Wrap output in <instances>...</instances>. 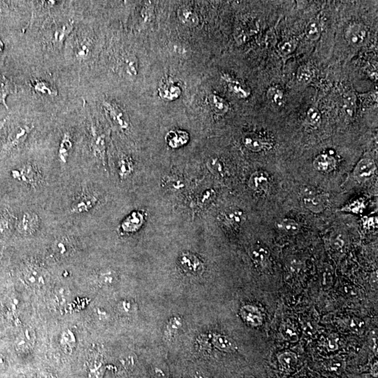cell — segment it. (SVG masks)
<instances>
[{"mask_svg": "<svg viewBox=\"0 0 378 378\" xmlns=\"http://www.w3.org/2000/svg\"><path fill=\"white\" fill-rule=\"evenodd\" d=\"M368 30L363 24L354 23L347 27L345 31V37L347 42L354 47H361L364 44Z\"/></svg>", "mask_w": 378, "mask_h": 378, "instance_id": "obj_8", "label": "cell"}, {"mask_svg": "<svg viewBox=\"0 0 378 378\" xmlns=\"http://www.w3.org/2000/svg\"><path fill=\"white\" fill-rule=\"evenodd\" d=\"M266 96L268 101L274 107H282L285 103L284 92L281 88L276 87V86H271L268 88V91H267Z\"/></svg>", "mask_w": 378, "mask_h": 378, "instance_id": "obj_29", "label": "cell"}, {"mask_svg": "<svg viewBox=\"0 0 378 378\" xmlns=\"http://www.w3.org/2000/svg\"><path fill=\"white\" fill-rule=\"evenodd\" d=\"M179 263L185 273L193 276H197L203 273L204 263L199 257L189 252L181 253L179 258Z\"/></svg>", "mask_w": 378, "mask_h": 378, "instance_id": "obj_10", "label": "cell"}, {"mask_svg": "<svg viewBox=\"0 0 378 378\" xmlns=\"http://www.w3.org/2000/svg\"><path fill=\"white\" fill-rule=\"evenodd\" d=\"M32 88L39 96L53 98L58 95V90L55 85L44 78H35L32 81Z\"/></svg>", "mask_w": 378, "mask_h": 378, "instance_id": "obj_17", "label": "cell"}, {"mask_svg": "<svg viewBox=\"0 0 378 378\" xmlns=\"http://www.w3.org/2000/svg\"><path fill=\"white\" fill-rule=\"evenodd\" d=\"M5 123V120L3 121V122H0V130H1V127H3V126H4Z\"/></svg>", "mask_w": 378, "mask_h": 378, "instance_id": "obj_52", "label": "cell"}, {"mask_svg": "<svg viewBox=\"0 0 378 378\" xmlns=\"http://www.w3.org/2000/svg\"><path fill=\"white\" fill-rule=\"evenodd\" d=\"M31 131L32 127L27 125H20L15 127L6 138L4 145L5 150H10L22 145L27 140Z\"/></svg>", "mask_w": 378, "mask_h": 378, "instance_id": "obj_13", "label": "cell"}, {"mask_svg": "<svg viewBox=\"0 0 378 378\" xmlns=\"http://www.w3.org/2000/svg\"><path fill=\"white\" fill-rule=\"evenodd\" d=\"M299 40L297 38H289L284 39L279 44V50L281 54L284 55H290L295 51L297 48Z\"/></svg>", "mask_w": 378, "mask_h": 378, "instance_id": "obj_39", "label": "cell"}, {"mask_svg": "<svg viewBox=\"0 0 378 378\" xmlns=\"http://www.w3.org/2000/svg\"><path fill=\"white\" fill-rule=\"evenodd\" d=\"M158 94L165 101L172 102L180 97L181 89L176 83L173 81H168L163 83L158 88Z\"/></svg>", "mask_w": 378, "mask_h": 378, "instance_id": "obj_20", "label": "cell"}, {"mask_svg": "<svg viewBox=\"0 0 378 378\" xmlns=\"http://www.w3.org/2000/svg\"><path fill=\"white\" fill-rule=\"evenodd\" d=\"M11 175L16 181L32 188H37L43 181L42 173L32 163L21 165L20 168L13 170Z\"/></svg>", "mask_w": 378, "mask_h": 378, "instance_id": "obj_2", "label": "cell"}, {"mask_svg": "<svg viewBox=\"0 0 378 378\" xmlns=\"http://www.w3.org/2000/svg\"><path fill=\"white\" fill-rule=\"evenodd\" d=\"M3 49H4V44H3V42L0 40V53L2 52Z\"/></svg>", "mask_w": 378, "mask_h": 378, "instance_id": "obj_50", "label": "cell"}, {"mask_svg": "<svg viewBox=\"0 0 378 378\" xmlns=\"http://www.w3.org/2000/svg\"><path fill=\"white\" fill-rule=\"evenodd\" d=\"M328 348L330 350L334 351V350L338 349V345H337L336 339H333V338H329L328 340Z\"/></svg>", "mask_w": 378, "mask_h": 378, "instance_id": "obj_48", "label": "cell"}, {"mask_svg": "<svg viewBox=\"0 0 378 378\" xmlns=\"http://www.w3.org/2000/svg\"><path fill=\"white\" fill-rule=\"evenodd\" d=\"M376 169L377 167L374 160L372 158L365 157L361 158L355 165L353 171V177L358 182H365L366 180L369 179L374 175Z\"/></svg>", "mask_w": 378, "mask_h": 378, "instance_id": "obj_9", "label": "cell"}, {"mask_svg": "<svg viewBox=\"0 0 378 378\" xmlns=\"http://www.w3.org/2000/svg\"><path fill=\"white\" fill-rule=\"evenodd\" d=\"M196 378H204L202 377V376H198V377H196Z\"/></svg>", "mask_w": 378, "mask_h": 378, "instance_id": "obj_54", "label": "cell"}, {"mask_svg": "<svg viewBox=\"0 0 378 378\" xmlns=\"http://www.w3.org/2000/svg\"><path fill=\"white\" fill-rule=\"evenodd\" d=\"M41 220L38 214L32 211L25 212L20 217L17 229L25 236L33 235L40 227Z\"/></svg>", "mask_w": 378, "mask_h": 378, "instance_id": "obj_6", "label": "cell"}, {"mask_svg": "<svg viewBox=\"0 0 378 378\" xmlns=\"http://www.w3.org/2000/svg\"><path fill=\"white\" fill-rule=\"evenodd\" d=\"M249 254L253 261L258 264H263L268 261L270 256L269 250L261 245H255L249 250Z\"/></svg>", "mask_w": 378, "mask_h": 378, "instance_id": "obj_26", "label": "cell"}, {"mask_svg": "<svg viewBox=\"0 0 378 378\" xmlns=\"http://www.w3.org/2000/svg\"><path fill=\"white\" fill-rule=\"evenodd\" d=\"M181 326V322H180L179 318L173 319L168 323V327H167L166 335L168 336L173 337L175 333L177 332V330H179Z\"/></svg>", "mask_w": 378, "mask_h": 378, "instance_id": "obj_42", "label": "cell"}, {"mask_svg": "<svg viewBox=\"0 0 378 378\" xmlns=\"http://www.w3.org/2000/svg\"><path fill=\"white\" fill-rule=\"evenodd\" d=\"M330 245L335 250H343L345 245V241L343 235H337L330 239Z\"/></svg>", "mask_w": 378, "mask_h": 378, "instance_id": "obj_43", "label": "cell"}, {"mask_svg": "<svg viewBox=\"0 0 378 378\" xmlns=\"http://www.w3.org/2000/svg\"><path fill=\"white\" fill-rule=\"evenodd\" d=\"M91 147L93 155L106 165V137L105 135L100 133L96 126H91Z\"/></svg>", "mask_w": 378, "mask_h": 378, "instance_id": "obj_12", "label": "cell"}, {"mask_svg": "<svg viewBox=\"0 0 378 378\" xmlns=\"http://www.w3.org/2000/svg\"><path fill=\"white\" fill-rule=\"evenodd\" d=\"M145 222V216L140 212H134L131 213L128 217H126L125 220L121 225V229L124 233H134L137 231L143 225Z\"/></svg>", "mask_w": 378, "mask_h": 378, "instance_id": "obj_18", "label": "cell"}, {"mask_svg": "<svg viewBox=\"0 0 378 378\" xmlns=\"http://www.w3.org/2000/svg\"><path fill=\"white\" fill-rule=\"evenodd\" d=\"M97 281L100 285L103 286H112L117 282L118 276L115 271L111 269L102 270L98 273Z\"/></svg>", "mask_w": 378, "mask_h": 378, "instance_id": "obj_31", "label": "cell"}, {"mask_svg": "<svg viewBox=\"0 0 378 378\" xmlns=\"http://www.w3.org/2000/svg\"><path fill=\"white\" fill-rule=\"evenodd\" d=\"M119 175L121 179H126L127 176L132 174L134 170V165L132 160L128 156H122L119 160L118 164Z\"/></svg>", "mask_w": 378, "mask_h": 378, "instance_id": "obj_34", "label": "cell"}, {"mask_svg": "<svg viewBox=\"0 0 378 378\" xmlns=\"http://www.w3.org/2000/svg\"><path fill=\"white\" fill-rule=\"evenodd\" d=\"M277 228L286 233L296 234L300 230L301 227L294 219L285 218L278 221Z\"/></svg>", "mask_w": 378, "mask_h": 378, "instance_id": "obj_32", "label": "cell"}, {"mask_svg": "<svg viewBox=\"0 0 378 378\" xmlns=\"http://www.w3.org/2000/svg\"><path fill=\"white\" fill-rule=\"evenodd\" d=\"M178 17L185 25L194 27L199 24V16L192 8H181L178 11Z\"/></svg>", "mask_w": 378, "mask_h": 378, "instance_id": "obj_24", "label": "cell"}, {"mask_svg": "<svg viewBox=\"0 0 378 378\" xmlns=\"http://www.w3.org/2000/svg\"><path fill=\"white\" fill-rule=\"evenodd\" d=\"M270 178L263 171H256L253 173L249 179L250 189L258 194H266L270 186Z\"/></svg>", "mask_w": 378, "mask_h": 378, "instance_id": "obj_15", "label": "cell"}, {"mask_svg": "<svg viewBox=\"0 0 378 378\" xmlns=\"http://www.w3.org/2000/svg\"><path fill=\"white\" fill-rule=\"evenodd\" d=\"M306 119L309 125L313 127H320L322 124V114L317 108L312 107L309 108L306 115Z\"/></svg>", "mask_w": 378, "mask_h": 378, "instance_id": "obj_40", "label": "cell"}, {"mask_svg": "<svg viewBox=\"0 0 378 378\" xmlns=\"http://www.w3.org/2000/svg\"><path fill=\"white\" fill-rule=\"evenodd\" d=\"M305 35L310 41H317L320 38L322 27L320 21L316 19L310 20L305 27Z\"/></svg>", "mask_w": 378, "mask_h": 378, "instance_id": "obj_35", "label": "cell"}, {"mask_svg": "<svg viewBox=\"0 0 378 378\" xmlns=\"http://www.w3.org/2000/svg\"><path fill=\"white\" fill-rule=\"evenodd\" d=\"M103 107L111 122L117 128L122 130L128 129L130 126L128 116L119 104L113 101H106L103 102Z\"/></svg>", "mask_w": 378, "mask_h": 378, "instance_id": "obj_5", "label": "cell"}, {"mask_svg": "<svg viewBox=\"0 0 378 378\" xmlns=\"http://www.w3.org/2000/svg\"><path fill=\"white\" fill-rule=\"evenodd\" d=\"M315 76L313 69L308 65H304L301 66L297 70L296 78L298 81L302 84H307L312 81Z\"/></svg>", "mask_w": 378, "mask_h": 378, "instance_id": "obj_38", "label": "cell"}, {"mask_svg": "<svg viewBox=\"0 0 378 378\" xmlns=\"http://www.w3.org/2000/svg\"><path fill=\"white\" fill-rule=\"evenodd\" d=\"M278 361L283 369L290 370L294 369L298 362V357L295 353L291 352H285L281 353L278 356Z\"/></svg>", "mask_w": 378, "mask_h": 378, "instance_id": "obj_36", "label": "cell"}, {"mask_svg": "<svg viewBox=\"0 0 378 378\" xmlns=\"http://www.w3.org/2000/svg\"><path fill=\"white\" fill-rule=\"evenodd\" d=\"M73 149V137L70 133L64 134L58 148V158L63 164L68 162L72 150Z\"/></svg>", "mask_w": 378, "mask_h": 378, "instance_id": "obj_23", "label": "cell"}, {"mask_svg": "<svg viewBox=\"0 0 378 378\" xmlns=\"http://www.w3.org/2000/svg\"><path fill=\"white\" fill-rule=\"evenodd\" d=\"M255 378L253 377V376H248V377H246V378Z\"/></svg>", "mask_w": 378, "mask_h": 378, "instance_id": "obj_53", "label": "cell"}, {"mask_svg": "<svg viewBox=\"0 0 378 378\" xmlns=\"http://www.w3.org/2000/svg\"><path fill=\"white\" fill-rule=\"evenodd\" d=\"M10 227V219L8 216H0V237L3 235L8 230Z\"/></svg>", "mask_w": 378, "mask_h": 378, "instance_id": "obj_45", "label": "cell"}, {"mask_svg": "<svg viewBox=\"0 0 378 378\" xmlns=\"http://www.w3.org/2000/svg\"><path fill=\"white\" fill-rule=\"evenodd\" d=\"M15 88L14 83L0 75V104H3L8 108L6 104V98L10 93L14 92Z\"/></svg>", "mask_w": 378, "mask_h": 378, "instance_id": "obj_33", "label": "cell"}, {"mask_svg": "<svg viewBox=\"0 0 378 378\" xmlns=\"http://www.w3.org/2000/svg\"><path fill=\"white\" fill-rule=\"evenodd\" d=\"M222 78L227 83L230 91L234 93L237 97L244 99V98H247L250 96V91L238 80L235 79L227 74L222 75Z\"/></svg>", "mask_w": 378, "mask_h": 378, "instance_id": "obj_21", "label": "cell"}, {"mask_svg": "<svg viewBox=\"0 0 378 378\" xmlns=\"http://www.w3.org/2000/svg\"><path fill=\"white\" fill-rule=\"evenodd\" d=\"M282 334L285 337L286 339L290 340L291 342H296L298 340V335L292 327L286 325L283 327Z\"/></svg>", "mask_w": 378, "mask_h": 378, "instance_id": "obj_44", "label": "cell"}, {"mask_svg": "<svg viewBox=\"0 0 378 378\" xmlns=\"http://www.w3.org/2000/svg\"><path fill=\"white\" fill-rule=\"evenodd\" d=\"M73 50L75 58L80 61L87 60L93 53V40L88 36H78L74 40Z\"/></svg>", "mask_w": 378, "mask_h": 378, "instance_id": "obj_11", "label": "cell"}, {"mask_svg": "<svg viewBox=\"0 0 378 378\" xmlns=\"http://www.w3.org/2000/svg\"><path fill=\"white\" fill-rule=\"evenodd\" d=\"M209 102L212 110L217 115L223 116L229 111L228 102L218 95H211L209 97Z\"/></svg>", "mask_w": 378, "mask_h": 378, "instance_id": "obj_28", "label": "cell"}, {"mask_svg": "<svg viewBox=\"0 0 378 378\" xmlns=\"http://www.w3.org/2000/svg\"><path fill=\"white\" fill-rule=\"evenodd\" d=\"M3 364H4V358L0 355V366H2Z\"/></svg>", "mask_w": 378, "mask_h": 378, "instance_id": "obj_51", "label": "cell"}, {"mask_svg": "<svg viewBox=\"0 0 378 378\" xmlns=\"http://www.w3.org/2000/svg\"><path fill=\"white\" fill-rule=\"evenodd\" d=\"M73 29L71 21L55 24L50 27L48 31V40L55 47H60L63 44Z\"/></svg>", "mask_w": 378, "mask_h": 378, "instance_id": "obj_7", "label": "cell"}, {"mask_svg": "<svg viewBox=\"0 0 378 378\" xmlns=\"http://www.w3.org/2000/svg\"><path fill=\"white\" fill-rule=\"evenodd\" d=\"M336 165L335 158L328 154H320L316 157L313 161V166L317 171L329 173L334 170Z\"/></svg>", "mask_w": 378, "mask_h": 378, "instance_id": "obj_22", "label": "cell"}, {"mask_svg": "<svg viewBox=\"0 0 378 378\" xmlns=\"http://www.w3.org/2000/svg\"><path fill=\"white\" fill-rule=\"evenodd\" d=\"M302 202L305 208L315 214L321 213L328 207L329 198L327 194L316 191L313 188H303L301 191Z\"/></svg>", "mask_w": 378, "mask_h": 378, "instance_id": "obj_1", "label": "cell"}, {"mask_svg": "<svg viewBox=\"0 0 378 378\" xmlns=\"http://www.w3.org/2000/svg\"><path fill=\"white\" fill-rule=\"evenodd\" d=\"M35 340V332L32 328L27 327L20 333L15 342V346L18 351L26 353L33 348Z\"/></svg>", "mask_w": 378, "mask_h": 378, "instance_id": "obj_16", "label": "cell"}, {"mask_svg": "<svg viewBox=\"0 0 378 378\" xmlns=\"http://www.w3.org/2000/svg\"><path fill=\"white\" fill-rule=\"evenodd\" d=\"M243 142L245 147L253 152L261 151L268 145V143L261 140L260 137L253 135L245 136Z\"/></svg>", "mask_w": 378, "mask_h": 378, "instance_id": "obj_27", "label": "cell"}, {"mask_svg": "<svg viewBox=\"0 0 378 378\" xmlns=\"http://www.w3.org/2000/svg\"><path fill=\"white\" fill-rule=\"evenodd\" d=\"M97 195L89 190L83 189L74 201L70 209L71 214H82L89 212L98 204Z\"/></svg>", "mask_w": 378, "mask_h": 378, "instance_id": "obj_4", "label": "cell"}, {"mask_svg": "<svg viewBox=\"0 0 378 378\" xmlns=\"http://www.w3.org/2000/svg\"><path fill=\"white\" fill-rule=\"evenodd\" d=\"M24 278L27 285L33 289H43L49 281V274L42 267L31 263L24 271Z\"/></svg>", "mask_w": 378, "mask_h": 378, "instance_id": "obj_3", "label": "cell"}, {"mask_svg": "<svg viewBox=\"0 0 378 378\" xmlns=\"http://www.w3.org/2000/svg\"><path fill=\"white\" fill-rule=\"evenodd\" d=\"M213 343L216 348L227 352V353H234L238 349L236 343L230 338L222 335H215L213 337Z\"/></svg>", "mask_w": 378, "mask_h": 378, "instance_id": "obj_25", "label": "cell"}, {"mask_svg": "<svg viewBox=\"0 0 378 378\" xmlns=\"http://www.w3.org/2000/svg\"><path fill=\"white\" fill-rule=\"evenodd\" d=\"M122 68L126 75L130 76H135L137 75V61L133 55H126L122 58Z\"/></svg>", "mask_w": 378, "mask_h": 378, "instance_id": "obj_37", "label": "cell"}, {"mask_svg": "<svg viewBox=\"0 0 378 378\" xmlns=\"http://www.w3.org/2000/svg\"><path fill=\"white\" fill-rule=\"evenodd\" d=\"M356 207H357L360 212H361V210L364 208V204L362 202H354L349 205L350 210L353 212H356Z\"/></svg>", "mask_w": 378, "mask_h": 378, "instance_id": "obj_47", "label": "cell"}, {"mask_svg": "<svg viewBox=\"0 0 378 378\" xmlns=\"http://www.w3.org/2000/svg\"><path fill=\"white\" fill-rule=\"evenodd\" d=\"M207 168L211 173L218 176H222L224 173L223 163L218 158H211L207 160Z\"/></svg>", "mask_w": 378, "mask_h": 378, "instance_id": "obj_41", "label": "cell"}, {"mask_svg": "<svg viewBox=\"0 0 378 378\" xmlns=\"http://www.w3.org/2000/svg\"><path fill=\"white\" fill-rule=\"evenodd\" d=\"M153 378H166V376L161 369H155Z\"/></svg>", "mask_w": 378, "mask_h": 378, "instance_id": "obj_49", "label": "cell"}, {"mask_svg": "<svg viewBox=\"0 0 378 378\" xmlns=\"http://www.w3.org/2000/svg\"><path fill=\"white\" fill-rule=\"evenodd\" d=\"M189 141V133L184 130H170L165 136V142L170 147L173 149L183 147L186 145Z\"/></svg>", "mask_w": 378, "mask_h": 378, "instance_id": "obj_19", "label": "cell"}, {"mask_svg": "<svg viewBox=\"0 0 378 378\" xmlns=\"http://www.w3.org/2000/svg\"><path fill=\"white\" fill-rule=\"evenodd\" d=\"M361 322L359 320H355V319H352L351 320H350V322L349 324V326L350 327V328H352V329L354 330H359L361 329V327H362L363 325H364V323L363 322H361V324H359V322Z\"/></svg>", "mask_w": 378, "mask_h": 378, "instance_id": "obj_46", "label": "cell"}, {"mask_svg": "<svg viewBox=\"0 0 378 378\" xmlns=\"http://www.w3.org/2000/svg\"><path fill=\"white\" fill-rule=\"evenodd\" d=\"M246 216L242 209L231 207L226 209L220 217V221L228 228L236 229L243 225Z\"/></svg>", "mask_w": 378, "mask_h": 378, "instance_id": "obj_14", "label": "cell"}, {"mask_svg": "<svg viewBox=\"0 0 378 378\" xmlns=\"http://www.w3.org/2000/svg\"><path fill=\"white\" fill-rule=\"evenodd\" d=\"M242 312H243V316L245 320L250 325L256 326V327L261 325L262 322H263V317H262L259 311L255 308L254 307H252V306L245 307V308L242 310Z\"/></svg>", "mask_w": 378, "mask_h": 378, "instance_id": "obj_30", "label": "cell"}]
</instances>
